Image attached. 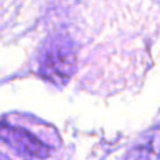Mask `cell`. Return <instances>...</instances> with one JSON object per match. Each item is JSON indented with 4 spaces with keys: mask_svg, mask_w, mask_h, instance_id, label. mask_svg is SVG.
<instances>
[{
    "mask_svg": "<svg viewBox=\"0 0 160 160\" xmlns=\"http://www.w3.org/2000/svg\"><path fill=\"white\" fill-rule=\"evenodd\" d=\"M0 141L24 159H47L51 148L27 129L7 122H0Z\"/></svg>",
    "mask_w": 160,
    "mask_h": 160,
    "instance_id": "2",
    "label": "cell"
},
{
    "mask_svg": "<svg viewBox=\"0 0 160 160\" xmlns=\"http://www.w3.org/2000/svg\"><path fill=\"white\" fill-rule=\"evenodd\" d=\"M125 160H160V125L146 131L129 149Z\"/></svg>",
    "mask_w": 160,
    "mask_h": 160,
    "instance_id": "3",
    "label": "cell"
},
{
    "mask_svg": "<svg viewBox=\"0 0 160 160\" xmlns=\"http://www.w3.org/2000/svg\"><path fill=\"white\" fill-rule=\"evenodd\" d=\"M76 69V49L65 34L51 37L39 55V73L53 84H65Z\"/></svg>",
    "mask_w": 160,
    "mask_h": 160,
    "instance_id": "1",
    "label": "cell"
},
{
    "mask_svg": "<svg viewBox=\"0 0 160 160\" xmlns=\"http://www.w3.org/2000/svg\"><path fill=\"white\" fill-rule=\"evenodd\" d=\"M0 160H10L7 158V156H4V155H0Z\"/></svg>",
    "mask_w": 160,
    "mask_h": 160,
    "instance_id": "4",
    "label": "cell"
}]
</instances>
